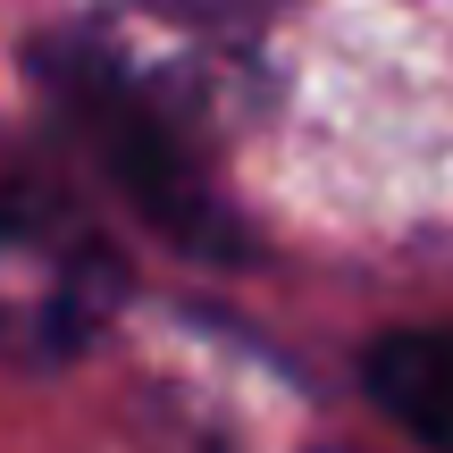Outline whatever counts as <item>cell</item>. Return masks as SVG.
Masks as SVG:
<instances>
[{"label": "cell", "instance_id": "3957f363", "mask_svg": "<svg viewBox=\"0 0 453 453\" xmlns=\"http://www.w3.org/2000/svg\"><path fill=\"white\" fill-rule=\"evenodd\" d=\"M370 395H378V411H395L403 437H420L428 453H453V327L378 336Z\"/></svg>", "mask_w": 453, "mask_h": 453}, {"label": "cell", "instance_id": "7a4b0ae2", "mask_svg": "<svg viewBox=\"0 0 453 453\" xmlns=\"http://www.w3.org/2000/svg\"><path fill=\"white\" fill-rule=\"evenodd\" d=\"M118 319V260L76 211L0 185V361H59L93 353Z\"/></svg>", "mask_w": 453, "mask_h": 453}, {"label": "cell", "instance_id": "6da1fadb", "mask_svg": "<svg viewBox=\"0 0 453 453\" xmlns=\"http://www.w3.org/2000/svg\"><path fill=\"white\" fill-rule=\"evenodd\" d=\"M42 93L59 101V118L84 134L101 177L160 226V235H177L185 252H226V202H219V177H211V151L185 127V110L160 101V84H151L127 50H110V42L42 50Z\"/></svg>", "mask_w": 453, "mask_h": 453}]
</instances>
